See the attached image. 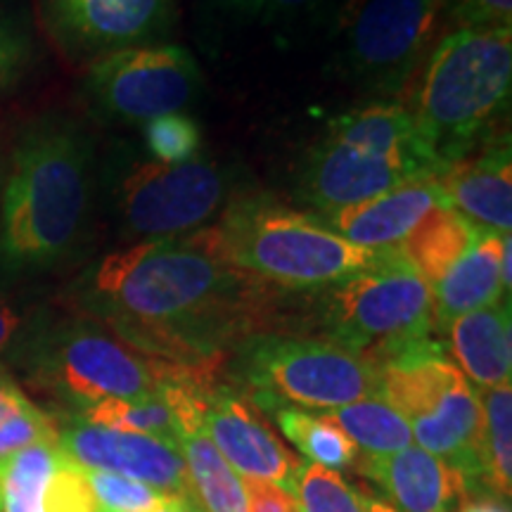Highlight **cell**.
I'll return each mask as SVG.
<instances>
[{
    "mask_svg": "<svg viewBox=\"0 0 512 512\" xmlns=\"http://www.w3.org/2000/svg\"><path fill=\"white\" fill-rule=\"evenodd\" d=\"M46 316V311L24 309V306L0 297V363H17L31 335Z\"/></svg>",
    "mask_w": 512,
    "mask_h": 512,
    "instance_id": "obj_33",
    "label": "cell"
},
{
    "mask_svg": "<svg viewBox=\"0 0 512 512\" xmlns=\"http://www.w3.org/2000/svg\"><path fill=\"white\" fill-rule=\"evenodd\" d=\"M444 24V0H351L337 19V69L375 100L403 93Z\"/></svg>",
    "mask_w": 512,
    "mask_h": 512,
    "instance_id": "obj_8",
    "label": "cell"
},
{
    "mask_svg": "<svg viewBox=\"0 0 512 512\" xmlns=\"http://www.w3.org/2000/svg\"><path fill=\"white\" fill-rule=\"evenodd\" d=\"M41 27L74 62L159 43L176 22V0H36Z\"/></svg>",
    "mask_w": 512,
    "mask_h": 512,
    "instance_id": "obj_11",
    "label": "cell"
},
{
    "mask_svg": "<svg viewBox=\"0 0 512 512\" xmlns=\"http://www.w3.org/2000/svg\"><path fill=\"white\" fill-rule=\"evenodd\" d=\"M72 415H79L81 420L93 422V425L112 427V430L121 432L147 434V437L174 441L178 446L176 415L159 392L140 396V399H107Z\"/></svg>",
    "mask_w": 512,
    "mask_h": 512,
    "instance_id": "obj_27",
    "label": "cell"
},
{
    "mask_svg": "<svg viewBox=\"0 0 512 512\" xmlns=\"http://www.w3.org/2000/svg\"><path fill=\"white\" fill-rule=\"evenodd\" d=\"M285 439L294 444L309 463L328 470H351L358 460V448L328 413L304 408H278L271 413Z\"/></svg>",
    "mask_w": 512,
    "mask_h": 512,
    "instance_id": "obj_25",
    "label": "cell"
},
{
    "mask_svg": "<svg viewBox=\"0 0 512 512\" xmlns=\"http://www.w3.org/2000/svg\"><path fill=\"white\" fill-rule=\"evenodd\" d=\"M55 422L57 444L86 470L114 472L166 496L192 498L181 448L174 441L93 425L72 413H60Z\"/></svg>",
    "mask_w": 512,
    "mask_h": 512,
    "instance_id": "obj_12",
    "label": "cell"
},
{
    "mask_svg": "<svg viewBox=\"0 0 512 512\" xmlns=\"http://www.w3.org/2000/svg\"><path fill=\"white\" fill-rule=\"evenodd\" d=\"M223 166L195 157L185 164L136 162L114 183V209L126 238L145 242L188 235L226 207Z\"/></svg>",
    "mask_w": 512,
    "mask_h": 512,
    "instance_id": "obj_9",
    "label": "cell"
},
{
    "mask_svg": "<svg viewBox=\"0 0 512 512\" xmlns=\"http://www.w3.org/2000/svg\"><path fill=\"white\" fill-rule=\"evenodd\" d=\"M458 512H510V508L508 505H503L501 498L482 496V498H475V501H463Z\"/></svg>",
    "mask_w": 512,
    "mask_h": 512,
    "instance_id": "obj_37",
    "label": "cell"
},
{
    "mask_svg": "<svg viewBox=\"0 0 512 512\" xmlns=\"http://www.w3.org/2000/svg\"><path fill=\"white\" fill-rule=\"evenodd\" d=\"M496 29L512 27V0H444V27Z\"/></svg>",
    "mask_w": 512,
    "mask_h": 512,
    "instance_id": "obj_32",
    "label": "cell"
},
{
    "mask_svg": "<svg viewBox=\"0 0 512 512\" xmlns=\"http://www.w3.org/2000/svg\"><path fill=\"white\" fill-rule=\"evenodd\" d=\"M413 86L415 133L437 174L489 143L508 112L512 27L453 29L434 43Z\"/></svg>",
    "mask_w": 512,
    "mask_h": 512,
    "instance_id": "obj_3",
    "label": "cell"
},
{
    "mask_svg": "<svg viewBox=\"0 0 512 512\" xmlns=\"http://www.w3.org/2000/svg\"><path fill=\"white\" fill-rule=\"evenodd\" d=\"M204 432L242 479H261L290 491L299 460L275 437L259 408L228 384H214L204 403Z\"/></svg>",
    "mask_w": 512,
    "mask_h": 512,
    "instance_id": "obj_13",
    "label": "cell"
},
{
    "mask_svg": "<svg viewBox=\"0 0 512 512\" xmlns=\"http://www.w3.org/2000/svg\"><path fill=\"white\" fill-rule=\"evenodd\" d=\"M325 413L354 441L358 456H392V453L413 446V432L406 418L396 408L389 406L382 396H370V399L349 403V406Z\"/></svg>",
    "mask_w": 512,
    "mask_h": 512,
    "instance_id": "obj_24",
    "label": "cell"
},
{
    "mask_svg": "<svg viewBox=\"0 0 512 512\" xmlns=\"http://www.w3.org/2000/svg\"><path fill=\"white\" fill-rule=\"evenodd\" d=\"M233 375L256 408L335 411L380 396V373L370 358L318 335L266 332L233 354Z\"/></svg>",
    "mask_w": 512,
    "mask_h": 512,
    "instance_id": "obj_6",
    "label": "cell"
},
{
    "mask_svg": "<svg viewBox=\"0 0 512 512\" xmlns=\"http://www.w3.org/2000/svg\"><path fill=\"white\" fill-rule=\"evenodd\" d=\"M505 235L482 233L475 247L432 287L434 328L444 332L451 320L484 306L510 302L503 290L501 256Z\"/></svg>",
    "mask_w": 512,
    "mask_h": 512,
    "instance_id": "obj_20",
    "label": "cell"
},
{
    "mask_svg": "<svg viewBox=\"0 0 512 512\" xmlns=\"http://www.w3.org/2000/svg\"><path fill=\"white\" fill-rule=\"evenodd\" d=\"M29 406H34V401L24 394V389L12 377L8 366L0 363V427L8 425L12 418L27 411Z\"/></svg>",
    "mask_w": 512,
    "mask_h": 512,
    "instance_id": "obj_36",
    "label": "cell"
},
{
    "mask_svg": "<svg viewBox=\"0 0 512 512\" xmlns=\"http://www.w3.org/2000/svg\"><path fill=\"white\" fill-rule=\"evenodd\" d=\"M316 323L339 347L382 363L413 344L432 339V290L392 249L380 264L313 292Z\"/></svg>",
    "mask_w": 512,
    "mask_h": 512,
    "instance_id": "obj_7",
    "label": "cell"
},
{
    "mask_svg": "<svg viewBox=\"0 0 512 512\" xmlns=\"http://www.w3.org/2000/svg\"><path fill=\"white\" fill-rule=\"evenodd\" d=\"M361 505H363V512H396L394 508H389L387 503L380 501V498H373L368 494H361Z\"/></svg>",
    "mask_w": 512,
    "mask_h": 512,
    "instance_id": "obj_39",
    "label": "cell"
},
{
    "mask_svg": "<svg viewBox=\"0 0 512 512\" xmlns=\"http://www.w3.org/2000/svg\"><path fill=\"white\" fill-rule=\"evenodd\" d=\"M441 197L482 233L510 235L512 159L508 136L486 143L437 174Z\"/></svg>",
    "mask_w": 512,
    "mask_h": 512,
    "instance_id": "obj_15",
    "label": "cell"
},
{
    "mask_svg": "<svg viewBox=\"0 0 512 512\" xmlns=\"http://www.w3.org/2000/svg\"><path fill=\"white\" fill-rule=\"evenodd\" d=\"M280 292L230 266L200 228L105 254L64 302L140 354L219 373L242 344L275 330Z\"/></svg>",
    "mask_w": 512,
    "mask_h": 512,
    "instance_id": "obj_1",
    "label": "cell"
},
{
    "mask_svg": "<svg viewBox=\"0 0 512 512\" xmlns=\"http://www.w3.org/2000/svg\"><path fill=\"white\" fill-rule=\"evenodd\" d=\"M155 512H202L197 508L192 498H176V496H166V501L159 505Z\"/></svg>",
    "mask_w": 512,
    "mask_h": 512,
    "instance_id": "obj_38",
    "label": "cell"
},
{
    "mask_svg": "<svg viewBox=\"0 0 512 512\" xmlns=\"http://www.w3.org/2000/svg\"><path fill=\"white\" fill-rule=\"evenodd\" d=\"M351 0H259L256 12L273 27H313L339 19Z\"/></svg>",
    "mask_w": 512,
    "mask_h": 512,
    "instance_id": "obj_31",
    "label": "cell"
},
{
    "mask_svg": "<svg viewBox=\"0 0 512 512\" xmlns=\"http://www.w3.org/2000/svg\"><path fill=\"white\" fill-rule=\"evenodd\" d=\"M290 494L297 512H363L361 491H356L337 470L299 460Z\"/></svg>",
    "mask_w": 512,
    "mask_h": 512,
    "instance_id": "obj_28",
    "label": "cell"
},
{
    "mask_svg": "<svg viewBox=\"0 0 512 512\" xmlns=\"http://www.w3.org/2000/svg\"><path fill=\"white\" fill-rule=\"evenodd\" d=\"M415 178L403 166L366 155L356 147L323 136L304 157L297 174L299 195L320 216L370 202Z\"/></svg>",
    "mask_w": 512,
    "mask_h": 512,
    "instance_id": "obj_14",
    "label": "cell"
},
{
    "mask_svg": "<svg viewBox=\"0 0 512 512\" xmlns=\"http://www.w3.org/2000/svg\"><path fill=\"white\" fill-rule=\"evenodd\" d=\"M31 57V43L22 29L0 17V93L15 86Z\"/></svg>",
    "mask_w": 512,
    "mask_h": 512,
    "instance_id": "obj_34",
    "label": "cell"
},
{
    "mask_svg": "<svg viewBox=\"0 0 512 512\" xmlns=\"http://www.w3.org/2000/svg\"><path fill=\"white\" fill-rule=\"evenodd\" d=\"M86 477L95 501L105 512H155L166 501V494L138 479L105 470H86Z\"/></svg>",
    "mask_w": 512,
    "mask_h": 512,
    "instance_id": "obj_30",
    "label": "cell"
},
{
    "mask_svg": "<svg viewBox=\"0 0 512 512\" xmlns=\"http://www.w3.org/2000/svg\"><path fill=\"white\" fill-rule=\"evenodd\" d=\"M354 470L373 482L396 512H453L470 489L458 470L415 444L392 456H358Z\"/></svg>",
    "mask_w": 512,
    "mask_h": 512,
    "instance_id": "obj_16",
    "label": "cell"
},
{
    "mask_svg": "<svg viewBox=\"0 0 512 512\" xmlns=\"http://www.w3.org/2000/svg\"><path fill=\"white\" fill-rule=\"evenodd\" d=\"M207 233L230 266L283 292H318L377 266L392 252L351 245L320 216L266 195L235 197Z\"/></svg>",
    "mask_w": 512,
    "mask_h": 512,
    "instance_id": "obj_4",
    "label": "cell"
},
{
    "mask_svg": "<svg viewBox=\"0 0 512 512\" xmlns=\"http://www.w3.org/2000/svg\"><path fill=\"white\" fill-rule=\"evenodd\" d=\"M439 204L446 202L437 176H415L375 200L332 211L320 219L351 245L387 252L399 249Z\"/></svg>",
    "mask_w": 512,
    "mask_h": 512,
    "instance_id": "obj_17",
    "label": "cell"
},
{
    "mask_svg": "<svg viewBox=\"0 0 512 512\" xmlns=\"http://www.w3.org/2000/svg\"><path fill=\"white\" fill-rule=\"evenodd\" d=\"M143 136L147 150L159 164H185L195 159L202 147L200 124L181 112L147 121Z\"/></svg>",
    "mask_w": 512,
    "mask_h": 512,
    "instance_id": "obj_29",
    "label": "cell"
},
{
    "mask_svg": "<svg viewBox=\"0 0 512 512\" xmlns=\"http://www.w3.org/2000/svg\"><path fill=\"white\" fill-rule=\"evenodd\" d=\"M202 91L200 64L176 43H147L88 64L83 93L102 119L147 124L181 112Z\"/></svg>",
    "mask_w": 512,
    "mask_h": 512,
    "instance_id": "obj_10",
    "label": "cell"
},
{
    "mask_svg": "<svg viewBox=\"0 0 512 512\" xmlns=\"http://www.w3.org/2000/svg\"><path fill=\"white\" fill-rule=\"evenodd\" d=\"M247 494V512H297L294 498L285 486L261 479H242Z\"/></svg>",
    "mask_w": 512,
    "mask_h": 512,
    "instance_id": "obj_35",
    "label": "cell"
},
{
    "mask_svg": "<svg viewBox=\"0 0 512 512\" xmlns=\"http://www.w3.org/2000/svg\"><path fill=\"white\" fill-rule=\"evenodd\" d=\"M60 458L57 441H41L0 458V512H48L50 479Z\"/></svg>",
    "mask_w": 512,
    "mask_h": 512,
    "instance_id": "obj_23",
    "label": "cell"
},
{
    "mask_svg": "<svg viewBox=\"0 0 512 512\" xmlns=\"http://www.w3.org/2000/svg\"><path fill=\"white\" fill-rule=\"evenodd\" d=\"M484 415L482 482L496 498L512 494V389L510 384L479 389Z\"/></svg>",
    "mask_w": 512,
    "mask_h": 512,
    "instance_id": "obj_26",
    "label": "cell"
},
{
    "mask_svg": "<svg viewBox=\"0 0 512 512\" xmlns=\"http://www.w3.org/2000/svg\"><path fill=\"white\" fill-rule=\"evenodd\" d=\"M15 366L38 392L62 403L64 413L107 399H140L159 392L169 361L131 349L98 320L69 313L46 316Z\"/></svg>",
    "mask_w": 512,
    "mask_h": 512,
    "instance_id": "obj_5",
    "label": "cell"
},
{
    "mask_svg": "<svg viewBox=\"0 0 512 512\" xmlns=\"http://www.w3.org/2000/svg\"><path fill=\"white\" fill-rule=\"evenodd\" d=\"M230 3L242 5V8H249V10H256V3H259V0H230Z\"/></svg>",
    "mask_w": 512,
    "mask_h": 512,
    "instance_id": "obj_40",
    "label": "cell"
},
{
    "mask_svg": "<svg viewBox=\"0 0 512 512\" xmlns=\"http://www.w3.org/2000/svg\"><path fill=\"white\" fill-rule=\"evenodd\" d=\"M479 235L482 230L465 221L456 209L439 204L399 249L432 290L475 247Z\"/></svg>",
    "mask_w": 512,
    "mask_h": 512,
    "instance_id": "obj_22",
    "label": "cell"
},
{
    "mask_svg": "<svg viewBox=\"0 0 512 512\" xmlns=\"http://www.w3.org/2000/svg\"><path fill=\"white\" fill-rule=\"evenodd\" d=\"M325 136L356 147L366 155L387 159L413 176H437L415 133L411 112L396 100H373L330 121Z\"/></svg>",
    "mask_w": 512,
    "mask_h": 512,
    "instance_id": "obj_18",
    "label": "cell"
},
{
    "mask_svg": "<svg viewBox=\"0 0 512 512\" xmlns=\"http://www.w3.org/2000/svg\"><path fill=\"white\" fill-rule=\"evenodd\" d=\"M448 349L456 366L479 389L510 384L512 323L510 302L470 311L446 325Z\"/></svg>",
    "mask_w": 512,
    "mask_h": 512,
    "instance_id": "obj_19",
    "label": "cell"
},
{
    "mask_svg": "<svg viewBox=\"0 0 512 512\" xmlns=\"http://www.w3.org/2000/svg\"><path fill=\"white\" fill-rule=\"evenodd\" d=\"M0 510H3V501H0Z\"/></svg>",
    "mask_w": 512,
    "mask_h": 512,
    "instance_id": "obj_41",
    "label": "cell"
},
{
    "mask_svg": "<svg viewBox=\"0 0 512 512\" xmlns=\"http://www.w3.org/2000/svg\"><path fill=\"white\" fill-rule=\"evenodd\" d=\"M178 448L197 508L202 512H247L245 482L221 456L204 425L181 430Z\"/></svg>",
    "mask_w": 512,
    "mask_h": 512,
    "instance_id": "obj_21",
    "label": "cell"
},
{
    "mask_svg": "<svg viewBox=\"0 0 512 512\" xmlns=\"http://www.w3.org/2000/svg\"><path fill=\"white\" fill-rule=\"evenodd\" d=\"M93 190L88 133L60 114L29 121L0 188V271L27 278L67 264L86 242Z\"/></svg>",
    "mask_w": 512,
    "mask_h": 512,
    "instance_id": "obj_2",
    "label": "cell"
}]
</instances>
